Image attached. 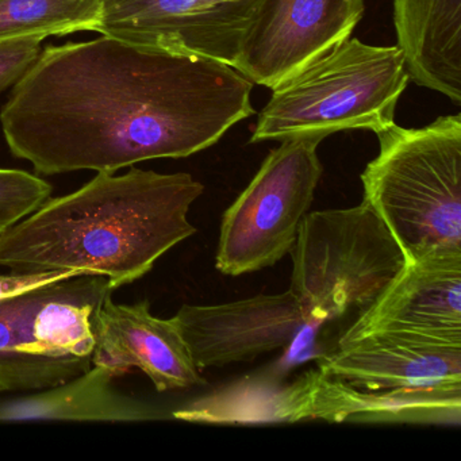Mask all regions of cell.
Segmentation results:
<instances>
[{
  "instance_id": "obj_14",
  "label": "cell",
  "mask_w": 461,
  "mask_h": 461,
  "mask_svg": "<svg viewBox=\"0 0 461 461\" xmlns=\"http://www.w3.org/2000/svg\"><path fill=\"white\" fill-rule=\"evenodd\" d=\"M318 369L366 390L461 384V347L369 334L321 357Z\"/></svg>"
},
{
  "instance_id": "obj_4",
  "label": "cell",
  "mask_w": 461,
  "mask_h": 461,
  "mask_svg": "<svg viewBox=\"0 0 461 461\" xmlns=\"http://www.w3.org/2000/svg\"><path fill=\"white\" fill-rule=\"evenodd\" d=\"M409 82L398 47L348 37L272 88L250 142L323 140L353 129L376 133L395 122Z\"/></svg>"
},
{
  "instance_id": "obj_2",
  "label": "cell",
  "mask_w": 461,
  "mask_h": 461,
  "mask_svg": "<svg viewBox=\"0 0 461 461\" xmlns=\"http://www.w3.org/2000/svg\"><path fill=\"white\" fill-rule=\"evenodd\" d=\"M203 191L185 172H98L0 233V267L95 275L117 290L144 277L196 233L188 212Z\"/></svg>"
},
{
  "instance_id": "obj_13",
  "label": "cell",
  "mask_w": 461,
  "mask_h": 461,
  "mask_svg": "<svg viewBox=\"0 0 461 461\" xmlns=\"http://www.w3.org/2000/svg\"><path fill=\"white\" fill-rule=\"evenodd\" d=\"M93 366L122 376L144 372L156 390H188L206 384L174 321L150 312V302L120 304L106 299L94 323Z\"/></svg>"
},
{
  "instance_id": "obj_16",
  "label": "cell",
  "mask_w": 461,
  "mask_h": 461,
  "mask_svg": "<svg viewBox=\"0 0 461 461\" xmlns=\"http://www.w3.org/2000/svg\"><path fill=\"white\" fill-rule=\"evenodd\" d=\"M112 369L93 366L58 387L23 398L0 402V422L77 420V422H144L161 420L155 407L118 393Z\"/></svg>"
},
{
  "instance_id": "obj_6",
  "label": "cell",
  "mask_w": 461,
  "mask_h": 461,
  "mask_svg": "<svg viewBox=\"0 0 461 461\" xmlns=\"http://www.w3.org/2000/svg\"><path fill=\"white\" fill-rule=\"evenodd\" d=\"M95 275L68 279L0 301V393L58 387L93 364L94 323L113 295Z\"/></svg>"
},
{
  "instance_id": "obj_15",
  "label": "cell",
  "mask_w": 461,
  "mask_h": 461,
  "mask_svg": "<svg viewBox=\"0 0 461 461\" xmlns=\"http://www.w3.org/2000/svg\"><path fill=\"white\" fill-rule=\"evenodd\" d=\"M409 79L461 104V0H393Z\"/></svg>"
},
{
  "instance_id": "obj_9",
  "label": "cell",
  "mask_w": 461,
  "mask_h": 461,
  "mask_svg": "<svg viewBox=\"0 0 461 461\" xmlns=\"http://www.w3.org/2000/svg\"><path fill=\"white\" fill-rule=\"evenodd\" d=\"M364 10V0H263L234 68L272 90L350 37Z\"/></svg>"
},
{
  "instance_id": "obj_17",
  "label": "cell",
  "mask_w": 461,
  "mask_h": 461,
  "mask_svg": "<svg viewBox=\"0 0 461 461\" xmlns=\"http://www.w3.org/2000/svg\"><path fill=\"white\" fill-rule=\"evenodd\" d=\"M104 0H0V41L96 32Z\"/></svg>"
},
{
  "instance_id": "obj_5",
  "label": "cell",
  "mask_w": 461,
  "mask_h": 461,
  "mask_svg": "<svg viewBox=\"0 0 461 461\" xmlns=\"http://www.w3.org/2000/svg\"><path fill=\"white\" fill-rule=\"evenodd\" d=\"M290 252V291L310 328L368 309L406 266L398 242L366 199L349 209L307 212Z\"/></svg>"
},
{
  "instance_id": "obj_19",
  "label": "cell",
  "mask_w": 461,
  "mask_h": 461,
  "mask_svg": "<svg viewBox=\"0 0 461 461\" xmlns=\"http://www.w3.org/2000/svg\"><path fill=\"white\" fill-rule=\"evenodd\" d=\"M41 39L0 41V93L14 86L41 53Z\"/></svg>"
},
{
  "instance_id": "obj_11",
  "label": "cell",
  "mask_w": 461,
  "mask_h": 461,
  "mask_svg": "<svg viewBox=\"0 0 461 461\" xmlns=\"http://www.w3.org/2000/svg\"><path fill=\"white\" fill-rule=\"evenodd\" d=\"M369 334L461 347V250H434L406 263L339 347Z\"/></svg>"
},
{
  "instance_id": "obj_7",
  "label": "cell",
  "mask_w": 461,
  "mask_h": 461,
  "mask_svg": "<svg viewBox=\"0 0 461 461\" xmlns=\"http://www.w3.org/2000/svg\"><path fill=\"white\" fill-rule=\"evenodd\" d=\"M321 139L283 140L271 150L221 223L215 267L241 276L274 267L295 244L322 176Z\"/></svg>"
},
{
  "instance_id": "obj_10",
  "label": "cell",
  "mask_w": 461,
  "mask_h": 461,
  "mask_svg": "<svg viewBox=\"0 0 461 461\" xmlns=\"http://www.w3.org/2000/svg\"><path fill=\"white\" fill-rule=\"evenodd\" d=\"M461 418V384L423 388L355 387L312 369L276 384L272 422L455 423Z\"/></svg>"
},
{
  "instance_id": "obj_1",
  "label": "cell",
  "mask_w": 461,
  "mask_h": 461,
  "mask_svg": "<svg viewBox=\"0 0 461 461\" xmlns=\"http://www.w3.org/2000/svg\"><path fill=\"white\" fill-rule=\"evenodd\" d=\"M222 61L102 34L47 47L0 113L10 152L41 175L115 174L217 144L255 114Z\"/></svg>"
},
{
  "instance_id": "obj_18",
  "label": "cell",
  "mask_w": 461,
  "mask_h": 461,
  "mask_svg": "<svg viewBox=\"0 0 461 461\" xmlns=\"http://www.w3.org/2000/svg\"><path fill=\"white\" fill-rule=\"evenodd\" d=\"M52 191L50 183L31 172L0 168V233L36 212Z\"/></svg>"
},
{
  "instance_id": "obj_3",
  "label": "cell",
  "mask_w": 461,
  "mask_h": 461,
  "mask_svg": "<svg viewBox=\"0 0 461 461\" xmlns=\"http://www.w3.org/2000/svg\"><path fill=\"white\" fill-rule=\"evenodd\" d=\"M379 155L361 174L364 199L401 247L406 263L461 250V115L376 131Z\"/></svg>"
},
{
  "instance_id": "obj_12",
  "label": "cell",
  "mask_w": 461,
  "mask_h": 461,
  "mask_svg": "<svg viewBox=\"0 0 461 461\" xmlns=\"http://www.w3.org/2000/svg\"><path fill=\"white\" fill-rule=\"evenodd\" d=\"M172 321L201 371L249 363L287 348L309 328L290 290L209 306L183 304Z\"/></svg>"
},
{
  "instance_id": "obj_8",
  "label": "cell",
  "mask_w": 461,
  "mask_h": 461,
  "mask_svg": "<svg viewBox=\"0 0 461 461\" xmlns=\"http://www.w3.org/2000/svg\"><path fill=\"white\" fill-rule=\"evenodd\" d=\"M263 0H104L96 33L222 61L234 68Z\"/></svg>"
}]
</instances>
